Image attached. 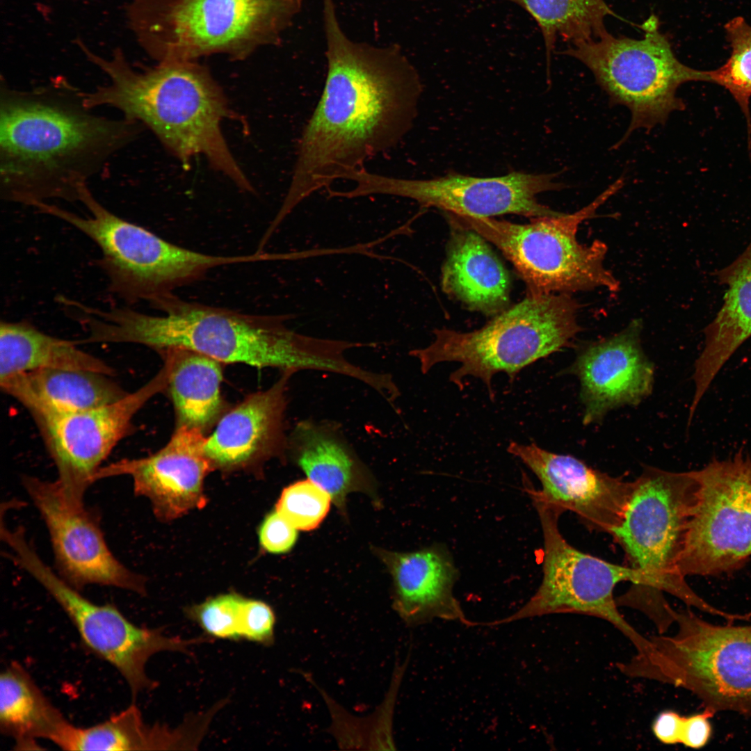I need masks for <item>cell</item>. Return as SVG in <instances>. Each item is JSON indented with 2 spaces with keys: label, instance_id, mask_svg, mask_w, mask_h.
Here are the masks:
<instances>
[{
  "label": "cell",
  "instance_id": "cb8c5ba5",
  "mask_svg": "<svg viewBox=\"0 0 751 751\" xmlns=\"http://www.w3.org/2000/svg\"><path fill=\"white\" fill-rule=\"evenodd\" d=\"M448 218L451 233L442 268L443 291L471 310L488 315L501 313L509 304L508 271L486 239Z\"/></svg>",
  "mask_w": 751,
  "mask_h": 751
},
{
  "label": "cell",
  "instance_id": "4316f807",
  "mask_svg": "<svg viewBox=\"0 0 751 751\" xmlns=\"http://www.w3.org/2000/svg\"><path fill=\"white\" fill-rule=\"evenodd\" d=\"M168 368V391L177 427L205 433L223 415L222 363L202 353L172 348L160 353Z\"/></svg>",
  "mask_w": 751,
  "mask_h": 751
},
{
  "label": "cell",
  "instance_id": "f546056e",
  "mask_svg": "<svg viewBox=\"0 0 751 751\" xmlns=\"http://www.w3.org/2000/svg\"><path fill=\"white\" fill-rule=\"evenodd\" d=\"M45 369L87 370L112 376V367L77 347L46 334L26 321L0 324V380Z\"/></svg>",
  "mask_w": 751,
  "mask_h": 751
},
{
  "label": "cell",
  "instance_id": "5bb4252c",
  "mask_svg": "<svg viewBox=\"0 0 751 751\" xmlns=\"http://www.w3.org/2000/svg\"><path fill=\"white\" fill-rule=\"evenodd\" d=\"M696 474L679 571L686 578L733 572L751 556V459L713 461Z\"/></svg>",
  "mask_w": 751,
  "mask_h": 751
},
{
  "label": "cell",
  "instance_id": "52a82bcc",
  "mask_svg": "<svg viewBox=\"0 0 751 751\" xmlns=\"http://www.w3.org/2000/svg\"><path fill=\"white\" fill-rule=\"evenodd\" d=\"M579 308L571 294L527 295L478 330L435 329L433 341L410 355L423 373L438 363H460L450 380L462 387L466 376L479 378L492 396L495 374L504 373L513 380L525 367L572 344L581 331Z\"/></svg>",
  "mask_w": 751,
  "mask_h": 751
},
{
  "label": "cell",
  "instance_id": "3957f363",
  "mask_svg": "<svg viewBox=\"0 0 751 751\" xmlns=\"http://www.w3.org/2000/svg\"><path fill=\"white\" fill-rule=\"evenodd\" d=\"M151 306L156 316L127 307L102 314L99 334L104 343H133L159 353L172 348L193 350L222 364L335 372L341 361L337 339L296 332L286 321L293 314L257 315L188 301L175 293Z\"/></svg>",
  "mask_w": 751,
  "mask_h": 751
},
{
  "label": "cell",
  "instance_id": "836d02e7",
  "mask_svg": "<svg viewBox=\"0 0 751 751\" xmlns=\"http://www.w3.org/2000/svg\"><path fill=\"white\" fill-rule=\"evenodd\" d=\"M332 501L330 494L309 479L286 487L276 510L297 530L311 531L327 515Z\"/></svg>",
  "mask_w": 751,
  "mask_h": 751
},
{
  "label": "cell",
  "instance_id": "7a4b0ae2",
  "mask_svg": "<svg viewBox=\"0 0 751 751\" xmlns=\"http://www.w3.org/2000/svg\"><path fill=\"white\" fill-rule=\"evenodd\" d=\"M143 126L95 113L85 92L63 76L31 89L1 81V199L35 208L54 200L79 202L88 181Z\"/></svg>",
  "mask_w": 751,
  "mask_h": 751
},
{
  "label": "cell",
  "instance_id": "e575fe53",
  "mask_svg": "<svg viewBox=\"0 0 751 751\" xmlns=\"http://www.w3.org/2000/svg\"><path fill=\"white\" fill-rule=\"evenodd\" d=\"M297 537V529L276 510L266 517L259 531L261 546L273 554L289 551L295 544Z\"/></svg>",
  "mask_w": 751,
  "mask_h": 751
},
{
  "label": "cell",
  "instance_id": "8d00e7d4",
  "mask_svg": "<svg viewBox=\"0 0 751 751\" xmlns=\"http://www.w3.org/2000/svg\"><path fill=\"white\" fill-rule=\"evenodd\" d=\"M684 716L673 711L660 713L654 719L652 729L655 737L662 743H680Z\"/></svg>",
  "mask_w": 751,
  "mask_h": 751
},
{
  "label": "cell",
  "instance_id": "d6986e66",
  "mask_svg": "<svg viewBox=\"0 0 751 751\" xmlns=\"http://www.w3.org/2000/svg\"><path fill=\"white\" fill-rule=\"evenodd\" d=\"M643 323L633 319L620 332L585 345L567 371L581 384L585 425L600 421L611 410L638 405L652 392L653 364L641 346Z\"/></svg>",
  "mask_w": 751,
  "mask_h": 751
},
{
  "label": "cell",
  "instance_id": "8992f818",
  "mask_svg": "<svg viewBox=\"0 0 751 751\" xmlns=\"http://www.w3.org/2000/svg\"><path fill=\"white\" fill-rule=\"evenodd\" d=\"M304 0H135L130 19L140 44L158 63L214 54L244 59L278 45Z\"/></svg>",
  "mask_w": 751,
  "mask_h": 751
},
{
  "label": "cell",
  "instance_id": "e0dca14e",
  "mask_svg": "<svg viewBox=\"0 0 751 751\" xmlns=\"http://www.w3.org/2000/svg\"><path fill=\"white\" fill-rule=\"evenodd\" d=\"M22 485L45 521L57 569L67 583L78 590L96 584L145 593L144 579L112 554L93 512L70 503L56 481L25 476Z\"/></svg>",
  "mask_w": 751,
  "mask_h": 751
},
{
  "label": "cell",
  "instance_id": "1f68e13d",
  "mask_svg": "<svg viewBox=\"0 0 751 751\" xmlns=\"http://www.w3.org/2000/svg\"><path fill=\"white\" fill-rule=\"evenodd\" d=\"M524 9L538 25L547 63L558 38L572 45L596 39L606 31L607 15H617L604 0H506Z\"/></svg>",
  "mask_w": 751,
  "mask_h": 751
},
{
  "label": "cell",
  "instance_id": "9a60e30c",
  "mask_svg": "<svg viewBox=\"0 0 751 751\" xmlns=\"http://www.w3.org/2000/svg\"><path fill=\"white\" fill-rule=\"evenodd\" d=\"M557 173L512 172L493 177L450 173L429 179H410L370 172L353 173L355 183L345 192L348 199L389 195L413 200L423 207H435L458 216L487 217L512 213L531 218L555 216L561 212L540 203L541 193L566 187L555 181Z\"/></svg>",
  "mask_w": 751,
  "mask_h": 751
},
{
  "label": "cell",
  "instance_id": "d4e9b609",
  "mask_svg": "<svg viewBox=\"0 0 751 751\" xmlns=\"http://www.w3.org/2000/svg\"><path fill=\"white\" fill-rule=\"evenodd\" d=\"M287 449L308 479L325 490L341 512L345 513L349 493H372L371 472L334 423L300 421L288 439Z\"/></svg>",
  "mask_w": 751,
  "mask_h": 751
},
{
  "label": "cell",
  "instance_id": "d590c367",
  "mask_svg": "<svg viewBox=\"0 0 751 751\" xmlns=\"http://www.w3.org/2000/svg\"><path fill=\"white\" fill-rule=\"evenodd\" d=\"M713 715V712L704 709L702 713L684 716L680 743L693 749L704 747L711 736L709 718Z\"/></svg>",
  "mask_w": 751,
  "mask_h": 751
},
{
  "label": "cell",
  "instance_id": "ac0fdd59",
  "mask_svg": "<svg viewBox=\"0 0 751 751\" xmlns=\"http://www.w3.org/2000/svg\"><path fill=\"white\" fill-rule=\"evenodd\" d=\"M507 451L525 464L540 481L529 484L530 497L565 512L571 511L588 529L611 533L622 523L633 490V481L592 469L576 458L538 446L511 442Z\"/></svg>",
  "mask_w": 751,
  "mask_h": 751
},
{
  "label": "cell",
  "instance_id": "277c9868",
  "mask_svg": "<svg viewBox=\"0 0 751 751\" xmlns=\"http://www.w3.org/2000/svg\"><path fill=\"white\" fill-rule=\"evenodd\" d=\"M80 46L108 78L105 85L85 92L88 107L117 109L149 128L183 163L203 156L239 188L253 191L223 133L222 123L231 115L227 98L205 67L195 61L158 63L141 72L118 50L105 58Z\"/></svg>",
  "mask_w": 751,
  "mask_h": 751
},
{
  "label": "cell",
  "instance_id": "8fae6325",
  "mask_svg": "<svg viewBox=\"0 0 751 751\" xmlns=\"http://www.w3.org/2000/svg\"><path fill=\"white\" fill-rule=\"evenodd\" d=\"M640 27L644 34L639 40L615 37L606 31L598 38L576 43L561 52L592 72L611 105H622L631 111L630 124L616 148L637 129L649 132L664 124L672 112L683 111L685 104L676 95L681 85L709 81L708 71L691 68L677 59L659 30L657 17L652 15Z\"/></svg>",
  "mask_w": 751,
  "mask_h": 751
},
{
  "label": "cell",
  "instance_id": "484cf974",
  "mask_svg": "<svg viewBox=\"0 0 751 751\" xmlns=\"http://www.w3.org/2000/svg\"><path fill=\"white\" fill-rule=\"evenodd\" d=\"M716 275L727 290L721 308L704 329V347L695 363V393L691 404L693 409L722 366L751 337V242Z\"/></svg>",
  "mask_w": 751,
  "mask_h": 751
},
{
  "label": "cell",
  "instance_id": "5b68a950",
  "mask_svg": "<svg viewBox=\"0 0 751 751\" xmlns=\"http://www.w3.org/2000/svg\"><path fill=\"white\" fill-rule=\"evenodd\" d=\"M696 471L672 472L645 467L633 481L622 522L611 534L622 547L636 580L617 604L644 612L660 632L675 622V610L664 593L688 606L728 622L737 614L719 610L688 586L679 569L688 523L697 501Z\"/></svg>",
  "mask_w": 751,
  "mask_h": 751
},
{
  "label": "cell",
  "instance_id": "4dcf8cb0",
  "mask_svg": "<svg viewBox=\"0 0 751 751\" xmlns=\"http://www.w3.org/2000/svg\"><path fill=\"white\" fill-rule=\"evenodd\" d=\"M186 615L213 638L247 640L270 646L275 640V615L264 601L235 593L211 598L189 608Z\"/></svg>",
  "mask_w": 751,
  "mask_h": 751
},
{
  "label": "cell",
  "instance_id": "ffe728a7",
  "mask_svg": "<svg viewBox=\"0 0 751 751\" xmlns=\"http://www.w3.org/2000/svg\"><path fill=\"white\" fill-rule=\"evenodd\" d=\"M204 433L177 427L169 442L155 453L100 468L95 480L129 475L136 494L147 498L156 517L169 521L206 503L203 483L214 467L207 457Z\"/></svg>",
  "mask_w": 751,
  "mask_h": 751
},
{
  "label": "cell",
  "instance_id": "ba28073f",
  "mask_svg": "<svg viewBox=\"0 0 751 751\" xmlns=\"http://www.w3.org/2000/svg\"><path fill=\"white\" fill-rule=\"evenodd\" d=\"M89 211L83 217L50 202L37 206L43 213L70 224L99 248V266L109 291L129 305H152L174 291L204 277L218 266L264 260L261 253L213 255L181 247L115 215L102 205L89 187L80 202Z\"/></svg>",
  "mask_w": 751,
  "mask_h": 751
},
{
  "label": "cell",
  "instance_id": "44dd1931",
  "mask_svg": "<svg viewBox=\"0 0 751 751\" xmlns=\"http://www.w3.org/2000/svg\"><path fill=\"white\" fill-rule=\"evenodd\" d=\"M291 375L282 373L270 388L249 394L221 416L204 446L213 467H241L287 449L284 414Z\"/></svg>",
  "mask_w": 751,
  "mask_h": 751
},
{
  "label": "cell",
  "instance_id": "83f0119b",
  "mask_svg": "<svg viewBox=\"0 0 751 751\" xmlns=\"http://www.w3.org/2000/svg\"><path fill=\"white\" fill-rule=\"evenodd\" d=\"M194 722L173 730L145 722L135 704L108 719L87 727L70 723L56 745L64 750L139 751L184 748L198 745L202 734H195Z\"/></svg>",
  "mask_w": 751,
  "mask_h": 751
},
{
  "label": "cell",
  "instance_id": "4fadbf2b",
  "mask_svg": "<svg viewBox=\"0 0 751 751\" xmlns=\"http://www.w3.org/2000/svg\"><path fill=\"white\" fill-rule=\"evenodd\" d=\"M543 535L542 579L530 599L512 615L487 624L496 625L549 614L573 613L592 616L613 624L636 649L647 638L622 617L614 598L622 581L633 583L636 572L629 566L609 563L571 545L561 534L560 510L531 497Z\"/></svg>",
  "mask_w": 751,
  "mask_h": 751
},
{
  "label": "cell",
  "instance_id": "f1b7e54d",
  "mask_svg": "<svg viewBox=\"0 0 751 751\" xmlns=\"http://www.w3.org/2000/svg\"><path fill=\"white\" fill-rule=\"evenodd\" d=\"M70 723L22 665L12 662L1 672L0 729L16 750H40L39 739L55 744Z\"/></svg>",
  "mask_w": 751,
  "mask_h": 751
},
{
  "label": "cell",
  "instance_id": "7c38bea8",
  "mask_svg": "<svg viewBox=\"0 0 751 751\" xmlns=\"http://www.w3.org/2000/svg\"><path fill=\"white\" fill-rule=\"evenodd\" d=\"M10 557L49 592L71 620L83 645L115 668L134 697L156 686L145 670L151 656L165 651L188 653L191 645L209 639L168 636L162 629L135 624L113 604L93 603L44 563L26 538L13 544Z\"/></svg>",
  "mask_w": 751,
  "mask_h": 751
},
{
  "label": "cell",
  "instance_id": "6da1fadb",
  "mask_svg": "<svg viewBox=\"0 0 751 751\" xmlns=\"http://www.w3.org/2000/svg\"><path fill=\"white\" fill-rule=\"evenodd\" d=\"M323 20L325 84L299 139L290 185L273 219L278 225L311 195L330 190L397 146L417 115L422 83L401 47L349 38L333 0L323 1Z\"/></svg>",
  "mask_w": 751,
  "mask_h": 751
},
{
  "label": "cell",
  "instance_id": "2e32d148",
  "mask_svg": "<svg viewBox=\"0 0 751 751\" xmlns=\"http://www.w3.org/2000/svg\"><path fill=\"white\" fill-rule=\"evenodd\" d=\"M168 368L123 398L102 407L35 421L58 471L65 499L84 505V495L95 481L100 465L128 435L135 414L158 393L165 391Z\"/></svg>",
  "mask_w": 751,
  "mask_h": 751
},
{
  "label": "cell",
  "instance_id": "9c48e42d",
  "mask_svg": "<svg viewBox=\"0 0 751 751\" xmlns=\"http://www.w3.org/2000/svg\"><path fill=\"white\" fill-rule=\"evenodd\" d=\"M671 636L647 638L629 661L624 675L685 688L713 713L751 715V632L747 627L711 624L684 610L675 612Z\"/></svg>",
  "mask_w": 751,
  "mask_h": 751
},
{
  "label": "cell",
  "instance_id": "7402d4cb",
  "mask_svg": "<svg viewBox=\"0 0 751 751\" xmlns=\"http://www.w3.org/2000/svg\"><path fill=\"white\" fill-rule=\"evenodd\" d=\"M376 551L392 577L393 606L407 625H419L435 618L474 624L453 595L459 572L444 545L412 552Z\"/></svg>",
  "mask_w": 751,
  "mask_h": 751
},
{
  "label": "cell",
  "instance_id": "d6a6232c",
  "mask_svg": "<svg viewBox=\"0 0 751 751\" xmlns=\"http://www.w3.org/2000/svg\"><path fill=\"white\" fill-rule=\"evenodd\" d=\"M731 47L727 61L718 68L708 71L709 82L727 89L743 113L748 139L751 134V25L741 16L733 17L724 26Z\"/></svg>",
  "mask_w": 751,
  "mask_h": 751
},
{
  "label": "cell",
  "instance_id": "603a6c76",
  "mask_svg": "<svg viewBox=\"0 0 751 751\" xmlns=\"http://www.w3.org/2000/svg\"><path fill=\"white\" fill-rule=\"evenodd\" d=\"M108 376L87 370L45 369L10 376L0 380V386L35 421L102 407L125 397L129 392Z\"/></svg>",
  "mask_w": 751,
  "mask_h": 751
},
{
  "label": "cell",
  "instance_id": "74e56055",
  "mask_svg": "<svg viewBox=\"0 0 751 751\" xmlns=\"http://www.w3.org/2000/svg\"><path fill=\"white\" fill-rule=\"evenodd\" d=\"M748 629L751 632V626H746Z\"/></svg>",
  "mask_w": 751,
  "mask_h": 751
},
{
  "label": "cell",
  "instance_id": "30bf717a",
  "mask_svg": "<svg viewBox=\"0 0 751 751\" xmlns=\"http://www.w3.org/2000/svg\"><path fill=\"white\" fill-rule=\"evenodd\" d=\"M618 179L589 204L572 213L531 218L526 224L492 217L449 216L495 245L524 282L527 295L568 293L603 288L614 293L620 283L604 266L608 251L603 241L581 243L579 225L618 191Z\"/></svg>",
  "mask_w": 751,
  "mask_h": 751
}]
</instances>
